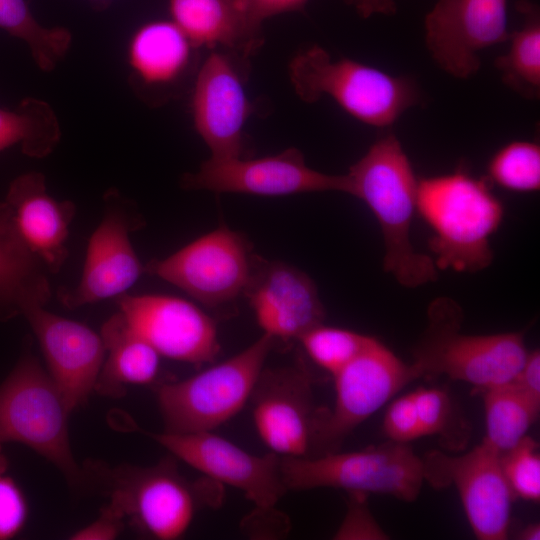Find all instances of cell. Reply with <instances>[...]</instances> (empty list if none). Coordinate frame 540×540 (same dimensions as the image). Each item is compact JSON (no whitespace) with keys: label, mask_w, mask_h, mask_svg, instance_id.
I'll list each match as a JSON object with an SVG mask.
<instances>
[{"label":"cell","mask_w":540,"mask_h":540,"mask_svg":"<svg viewBox=\"0 0 540 540\" xmlns=\"http://www.w3.org/2000/svg\"><path fill=\"white\" fill-rule=\"evenodd\" d=\"M346 176L347 194L363 201L380 226L385 272L408 288L435 281L433 259L418 252L411 241L418 179L397 137L388 134L377 140Z\"/></svg>","instance_id":"6da1fadb"},{"label":"cell","mask_w":540,"mask_h":540,"mask_svg":"<svg viewBox=\"0 0 540 540\" xmlns=\"http://www.w3.org/2000/svg\"><path fill=\"white\" fill-rule=\"evenodd\" d=\"M416 209L432 231L428 247L437 269L473 273L491 264L490 240L504 207L487 181L464 171L420 179Z\"/></svg>","instance_id":"7a4b0ae2"},{"label":"cell","mask_w":540,"mask_h":540,"mask_svg":"<svg viewBox=\"0 0 540 540\" xmlns=\"http://www.w3.org/2000/svg\"><path fill=\"white\" fill-rule=\"evenodd\" d=\"M288 72L302 101L329 96L352 117L374 127L392 125L420 100L412 79L348 58L333 60L318 45L296 53Z\"/></svg>","instance_id":"3957f363"},{"label":"cell","mask_w":540,"mask_h":540,"mask_svg":"<svg viewBox=\"0 0 540 540\" xmlns=\"http://www.w3.org/2000/svg\"><path fill=\"white\" fill-rule=\"evenodd\" d=\"M429 324L411 362L418 378L446 376L482 390L511 382L527 356L523 335L460 333L462 310L451 299L434 301Z\"/></svg>","instance_id":"277c9868"},{"label":"cell","mask_w":540,"mask_h":540,"mask_svg":"<svg viewBox=\"0 0 540 540\" xmlns=\"http://www.w3.org/2000/svg\"><path fill=\"white\" fill-rule=\"evenodd\" d=\"M69 410L39 360L25 351L0 384V443H21L44 457L72 485L82 481L68 430Z\"/></svg>","instance_id":"5b68a950"},{"label":"cell","mask_w":540,"mask_h":540,"mask_svg":"<svg viewBox=\"0 0 540 540\" xmlns=\"http://www.w3.org/2000/svg\"><path fill=\"white\" fill-rule=\"evenodd\" d=\"M275 340L263 334L247 348L180 381L157 388L165 432L213 431L250 400Z\"/></svg>","instance_id":"8992f818"},{"label":"cell","mask_w":540,"mask_h":540,"mask_svg":"<svg viewBox=\"0 0 540 540\" xmlns=\"http://www.w3.org/2000/svg\"><path fill=\"white\" fill-rule=\"evenodd\" d=\"M280 468L287 490L335 488L406 502L418 497L425 481L422 458L408 444L392 441L358 451L280 457Z\"/></svg>","instance_id":"52a82bcc"},{"label":"cell","mask_w":540,"mask_h":540,"mask_svg":"<svg viewBox=\"0 0 540 540\" xmlns=\"http://www.w3.org/2000/svg\"><path fill=\"white\" fill-rule=\"evenodd\" d=\"M114 494L127 518L144 533L160 540L181 537L198 508L216 507L223 485L204 477L188 481L170 458L149 467H126L116 471Z\"/></svg>","instance_id":"ba28073f"},{"label":"cell","mask_w":540,"mask_h":540,"mask_svg":"<svg viewBox=\"0 0 540 540\" xmlns=\"http://www.w3.org/2000/svg\"><path fill=\"white\" fill-rule=\"evenodd\" d=\"M333 407L318 409L312 447L332 452L361 423L377 412L398 391L418 379L411 363L404 362L378 339L332 375Z\"/></svg>","instance_id":"9c48e42d"},{"label":"cell","mask_w":540,"mask_h":540,"mask_svg":"<svg viewBox=\"0 0 540 540\" xmlns=\"http://www.w3.org/2000/svg\"><path fill=\"white\" fill-rule=\"evenodd\" d=\"M254 255L241 233L221 224L171 255L150 260L144 269L214 308L244 293Z\"/></svg>","instance_id":"30bf717a"},{"label":"cell","mask_w":540,"mask_h":540,"mask_svg":"<svg viewBox=\"0 0 540 540\" xmlns=\"http://www.w3.org/2000/svg\"><path fill=\"white\" fill-rule=\"evenodd\" d=\"M422 461L424 480L430 485L455 486L476 538H507L514 496L503 475L498 451L482 441L462 455L432 451Z\"/></svg>","instance_id":"8fae6325"},{"label":"cell","mask_w":540,"mask_h":540,"mask_svg":"<svg viewBox=\"0 0 540 540\" xmlns=\"http://www.w3.org/2000/svg\"><path fill=\"white\" fill-rule=\"evenodd\" d=\"M249 69V57L219 48L199 66L193 83V120L212 158L242 157L243 129L254 111L246 92Z\"/></svg>","instance_id":"7c38bea8"},{"label":"cell","mask_w":540,"mask_h":540,"mask_svg":"<svg viewBox=\"0 0 540 540\" xmlns=\"http://www.w3.org/2000/svg\"><path fill=\"white\" fill-rule=\"evenodd\" d=\"M104 201V215L89 239L79 282L58 290L66 308L115 299L145 273L130 240V233L141 227L140 217L117 191H108Z\"/></svg>","instance_id":"4fadbf2b"},{"label":"cell","mask_w":540,"mask_h":540,"mask_svg":"<svg viewBox=\"0 0 540 540\" xmlns=\"http://www.w3.org/2000/svg\"><path fill=\"white\" fill-rule=\"evenodd\" d=\"M181 186L187 190L258 196L325 191L348 193L346 174L332 175L310 168L302 152L294 147L254 159L210 157L196 172L184 174Z\"/></svg>","instance_id":"5bb4252c"},{"label":"cell","mask_w":540,"mask_h":540,"mask_svg":"<svg viewBox=\"0 0 540 540\" xmlns=\"http://www.w3.org/2000/svg\"><path fill=\"white\" fill-rule=\"evenodd\" d=\"M189 466L222 485L244 493L256 508L275 507L287 491L275 453L255 455L212 431L148 433Z\"/></svg>","instance_id":"9a60e30c"},{"label":"cell","mask_w":540,"mask_h":540,"mask_svg":"<svg viewBox=\"0 0 540 540\" xmlns=\"http://www.w3.org/2000/svg\"><path fill=\"white\" fill-rule=\"evenodd\" d=\"M425 45L449 75L467 79L479 70V53L508 41L507 0H438L425 16Z\"/></svg>","instance_id":"2e32d148"},{"label":"cell","mask_w":540,"mask_h":540,"mask_svg":"<svg viewBox=\"0 0 540 540\" xmlns=\"http://www.w3.org/2000/svg\"><path fill=\"white\" fill-rule=\"evenodd\" d=\"M115 300L128 325L161 356L200 365L219 354L216 325L195 304L159 294L125 293Z\"/></svg>","instance_id":"e0dca14e"},{"label":"cell","mask_w":540,"mask_h":540,"mask_svg":"<svg viewBox=\"0 0 540 540\" xmlns=\"http://www.w3.org/2000/svg\"><path fill=\"white\" fill-rule=\"evenodd\" d=\"M250 400L258 435L280 457L307 456L312 448L315 408L312 377L302 365L263 369Z\"/></svg>","instance_id":"ac0fdd59"},{"label":"cell","mask_w":540,"mask_h":540,"mask_svg":"<svg viewBox=\"0 0 540 540\" xmlns=\"http://www.w3.org/2000/svg\"><path fill=\"white\" fill-rule=\"evenodd\" d=\"M243 294L263 334L275 341L299 340L325 319L314 281L305 272L281 261L254 255Z\"/></svg>","instance_id":"d6986e66"},{"label":"cell","mask_w":540,"mask_h":540,"mask_svg":"<svg viewBox=\"0 0 540 540\" xmlns=\"http://www.w3.org/2000/svg\"><path fill=\"white\" fill-rule=\"evenodd\" d=\"M23 317L39 342L50 377L72 412L95 391L105 358L101 334L45 306L30 309Z\"/></svg>","instance_id":"ffe728a7"},{"label":"cell","mask_w":540,"mask_h":540,"mask_svg":"<svg viewBox=\"0 0 540 540\" xmlns=\"http://www.w3.org/2000/svg\"><path fill=\"white\" fill-rule=\"evenodd\" d=\"M198 49L172 21L143 24L128 44L130 85L152 106L179 97L190 80H195L200 66Z\"/></svg>","instance_id":"44dd1931"},{"label":"cell","mask_w":540,"mask_h":540,"mask_svg":"<svg viewBox=\"0 0 540 540\" xmlns=\"http://www.w3.org/2000/svg\"><path fill=\"white\" fill-rule=\"evenodd\" d=\"M4 201L26 245L50 273H58L69 255L67 240L75 204L49 195L44 174L36 171L16 177Z\"/></svg>","instance_id":"7402d4cb"},{"label":"cell","mask_w":540,"mask_h":540,"mask_svg":"<svg viewBox=\"0 0 540 540\" xmlns=\"http://www.w3.org/2000/svg\"><path fill=\"white\" fill-rule=\"evenodd\" d=\"M171 21L197 47L250 57L262 45V26L248 0H169Z\"/></svg>","instance_id":"603a6c76"},{"label":"cell","mask_w":540,"mask_h":540,"mask_svg":"<svg viewBox=\"0 0 540 540\" xmlns=\"http://www.w3.org/2000/svg\"><path fill=\"white\" fill-rule=\"evenodd\" d=\"M47 267L20 236L10 207L0 202V321L6 322L51 297Z\"/></svg>","instance_id":"cb8c5ba5"},{"label":"cell","mask_w":540,"mask_h":540,"mask_svg":"<svg viewBox=\"0 0 540 540\" xmlns=\"http://www.w3.org/2000/svg\"><path fill=\"white\" fill-rule=\"evenodd\" d=\"M100 334L105 358L95 391L117 397L129 385H146L156 379L161 355L128 325L119 311L106 320Z\"/></svg>","instance_id":"d4e9b609"},{"label":"cell","mask_w":540,"mask_h":540,"mask_svg":"<svg viewBox=\"0 0 540 540\" xmlns=\"http://www.w3.org/2000/svg\"><path fill=\"white\" fill-rule=\"evenodd\" d=\"M483 391V441L501 454L527 435L539 415L540 404L529 399L512 381Z\"/></svg>","instance_id":"484cf974"},{"label":"cell","mask_w":540,"mask_h":540,"mask_svg":"<svg viewBox=\"0 0 540 540\" xmlns=\"http://www.w3.org/2000/svg\"><path fill=\"white\" fill-rule=\"evenodd\" d=\"M60 125L45 101L26 98L14 110L0 108V151L20 145L33 158L49 155L60 141Z\"/></svg>","instance_id":"4316f807"},{"label":"cell","mask_w":540,"mask_h":540,"mask_svg":"<svg viewBox=\"0 0 540 540\" xmlns=\"http://www.w3.org/2000/svg\"><path fill=\"white\" fill-rule=\"evenodd\" d=\"M0 28L22 40L45 72L52 71L65 58L72 42L68 29L42 26L25 0H0Z\"/></svg>","instance_id":"83f0119b"},{"label":"cell","mask_w":540,"mask_h":540,"mask_svg":"<svg viewBox=\"0 0 540 540\" xmlns=\"http://www.w3.org/2000/svg\"><path fill=\"white\" fill-rule=\"evenodd\" d=\"M523 27L510 34L509 49L495 59L503 82L527 99L540 94V22L536 12L526 5Z\"/></svg>","instance_id":"f1b7e54d"},{"label":"cell","mask_w":540,"mask_h":540,"mask_svg":"<svg viewBox=\"0 0 540 540\" xmlns=\"http://www.w3.org/2000/svg\"><path fill=\"white\" fill-rule=\"evenodd\" d=\"M488 180L512 192L530 193L540 189V147L518 140L501 147L489 160Z\"/></svg>","instance_id":"f546056e"},{"label":"cell","mask_w":540,"mask_h":540,"mask_svg":"<svg viewBox=\"0 0 540 540\" xmlns=\"http://www.w3.org/2000/svg\"><path fill=\"white\" fill-rule=\"evenodd\" d=\"M371 337L321 323L308 330L298 341L317 366L334 375L366 347Z\"/></svg>","instance_id":"4dcf8cb0"},{"label":"cell","mask_w":540,"mask_h":540,"mask_svg":"<svg viewBox=\"0 0 540 540\" xmlns=\"http://www.w3.org/2000/svg\"><path fill=\"white\" fill-rule=\"evenodd\" d=\"M505 480L514 496L526 501L540 499V455L538 443L526 435L520 442L500 454Z\"/></svg>","instance_id":"1f68e13d"},{"label":"cell","mask_w":540,"mask_h":540,"mask_svg":"<svg viewBox=\"0 0 540 540\" xmlns=\"http://www.w3.org/2000/svg\"><path fill=\"white\" fill-rule=\"evenodd\" d=\"M424 436L436 435L452 443L456 426H463L449 394L440 388L421 387L413 391Z\"/></svg>","instance_id":"d6a6232c"},{"label":"cell","mask_w":540,"mask_h":540,"mask_svg":"<svg viewBox=\"0 0 540 540\" xmlns=\"http://www.w3.org/2000/svg\"><path fill=\"white\" fill-rule=\"evenodd\" d=\"M7 470L8 462L0 443V540L17 536L28 516L26 498Z\"/></svg>","instance_id":"836d02e7"},{"label":"cell","mask_w":540,"mask_h":540,"mask_svg":"<svg viewBox=\"0 0 540 540\" xmlns=\"http://www.w3.org/2000/svg\"><path fill=\"white\" fill-rule=\"evenodd\" d=\"M344 519L334 535L336 540H384L388 535L373 517L367 504L368 494L347 492Z\"/></svg>","instance_id":"e575fe53"},{"label":"cell","mask_w":540,"mask_h":540,"mask_svg":"<svg viewBox=\"0 0 540 540\" xmlns=\"http://www.w3.org/2000/svg\"><path fill=\"white\" fill-rule=\"evenodd\" d=\"M383 431L389 441L408 444L424 436L413 391L395 399L383 418Z\"/></svg>","instance_id":"d590c367"},{"label":"cell","mask_w":540,"mask_h":540,"mask_svg":"<svg viewBox=\"0 0 540 540\" xmlns=\"http://www.w3.org/2000/svg\"><path fill=\"white\" fill-rule=\"evenodd\" d=\"M126 511L121 501L115 495H110V500L101 510L99 516L87 526L73 533V540H111L115 539L122 531Z\"/></svg>","instance_id":"8d00e7d4"},{"label":"cell","mask_w":540,"mask_h":540,"mask_svg":"<svg viewBox=\"0 0 540 540\" xmlns=\"http://www.w3.org/2000/svg\"><path fill=\"white\" fill-rule=\"evenodd\" d=\"M512 382L529 399L540 404V353L538 349L528 351L523 365Z\"/></svg>","instance_id":"74e56055"},{"label":"cell","mask_w":540,"mask_h":540,"mask_svg":"<svg viewBox=\"0 0 540 540\" xmlns=\"http://www.w3.org/2000/svg\"><path fill=\"white\" fill-rule=\"evenodd\" d=\"M308 0H248L250 13L256 23L274 15L303 10Z\"/></svg>","instance_id":"f35d334b"},{"label":"cell","mask_w":540,"mask_h":540,"mask_svg":"<svg viewBox=\"0 0 540 540\" xmlns=\"http://www.w3.org/2000/svg\"><path fill=\"white\" fill-rule=\"evenodd\" d=\"M345 2L352 5L363 18L374 14L392 15L396 12L394 0H345Z\"/></svg>","instance_id":"ab89813d"},{"label":"cell","mask_w":540,"mask_h":540,"mask_svg":"<svg viewBox=\"0 0 540 540\" xmlns=\"http://www.w3.org/2000/svg\"><path fill=\"white\" fill-rule=\"evenodd\" d=\"M517 539L520 540H539L540 539V526L538 523H531L517 534Z\"/></svg>","instance_id":"60d3db41"},{"label":"cell","mask_w":540,"mask_h":540,"mask_svg":"<svg viewBox=\"0 0 540 540\" xmlns=\"http://www.w3.org/2000/svg\"><path fill=\"white\" fill-rule=\"evenodd\" d=\"M99 7L106 6L109 0H93Z\"/></svg>","instance_id":"b9f144b4"}]
</instances>
